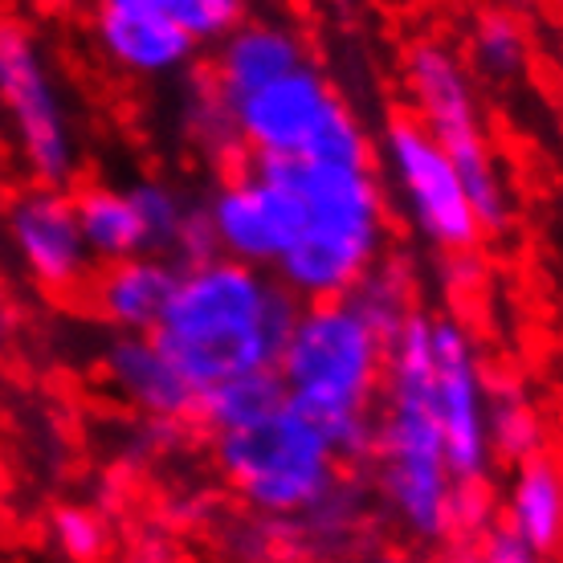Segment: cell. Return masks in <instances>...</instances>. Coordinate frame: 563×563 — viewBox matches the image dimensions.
Here are the masks:
<instances>
[{
    "label": "cell",
    "mask_w": 563,
    "mask_h": 563,
    "mask_svg": "<svg viewBox=\"0 0 563 563\" xmlns=\"http://www.w3.org/2000/svg\"><path fill=\"white\" fill-rule=\"evenodd\" d=\"M372 498L417 548L453 543V482L433 412L429 376V314L417 310L388 339L384 388L372 429Z\"/></svg>",
    "instance_id": "1"
},
{
    "label": "cell",
    "mask_w": 563,
    "mask_h": 563,
    "mask_svg": "<svg viewBox=\"0 0 563 563\" xmlns=\"http://www.w3.org/2000/svg\"><path fill=\"white\" fill-rule=\"evenodd\" d=\"M295 314L298 298L274 274L205 257L180 266L172 302L152 335L192 393H205L233 376L274 372Z\"/></svg>",
    "instance_id": "2"
},
{
    "label": "cell",
    "mask_w": 563,
    "mask_h": 563,
    "mask_svg": "<svg viewBox=\"0 0 563 563\" xmlns=\"http://www.w3.org/2000/svg\"><path fill=\"white\" fill-rule=\"evenodd\" d=\"M388 339L347 298L298 302L274 376L282 400L331 441L339 462H367Z\"/></svg>",
    "instance_id": "3"
},
{
    "label": "cell",
    "mask_w": 563,
    "mask_h": 563,
    "mask_svg": "<svg viewBox=\"0 0 563 563\" xmlns=\"http://www.w3.org/2000/svg\"><path fill=\"white\" fill-rule=\"evenodd\" d=\"M298 205V238L274 266V278L298 302L352 295V286L384 257L388 197L376 168L319 159H257Z\"/></svg>",
    "instance_id": "4"
},
{
    "label": "cell",
    "mask_w": 563,
    "mask_h": 563,
    "mask_svg": "<svg viewBox=\"0 0 563 563\" xmlns=\"http://www.w3.org/2000/svg\"><path fill=\"white\" fill-rule=\"evenodd\" d=\"M225 111L245 159H319L376 168V143L314 66V57L225 102Z\"/></svg>",
    "instance_id": "5"
},
{
    "label": "cell",
    "mask_w": 563,
    "mask_h": 563,
    "mask_svg": "<svg viewBox=\"0 0 563 563\" xmlns=\"http://www.w3.org/2000/svg\"><path fill=\"white\" fill-rule=\"evenodd\" d=\"M209 445L229 494L266 519H295L343 478L331 441L286 400L254 421L209 433Z\"/></svg>",
    "instance_id": "6"
},
{
    "label": "cell",
    "mask_w": 563,
    "mask_h": 563,
    "mask_svg": "<svg viewBox=\"0 0 563 563\" xmlns=\"http://www.w3.org/2000/svg\"><path fill=\"white\" fill-rule=\"evenodd\" d=\"M405 90L412 119L450 155L465 197L478 212L482 233H503L510 221V184L486 135L478 86L465 57L445 42H417L405 57Z\"/></svg>",
    "instance_id": "7"
},
{
    "label": "cell",
    "mask_w": 563,
    "mask_h": 563,
    "mask_svg": "<svg viewBox=\"0 0 563 563\" xmlns=\"http://www.w3.org/2000/svg\"><path fill=\"white\" fill-rule=\"evenodd\" d=\"M0 123L29 184L70 188L78 131L42 42L21 21H0Z\"/></svg>",
    "instance_id": "8"
},
{
    "label": "cell",
    "mask_w": 563,
    "mask_h": 563,
    "mask_svg": "<svg viewBox=\"0 0 563 563\" xmlns=\"http://www.w3.org/2000/svg\"><path fill=\"white\" fill-rule=\"evenodd\" d=\"M380 159L400 197V209L424 245H433L445 257H465L478 250L486 238L478 212L465 197L450 155L437 147V140L412 114L388 119L380 135Z\"/></svg>",
    "instance_id": "9"
},
{
    "label": "cell",
    "mask_w": 563,
    "mask_h": 563,
    "mask_svg": "<svg viewBox=\"0 0 563 563\" xmlns=\"http://www.w3.org/2000/svg\"><path fill=\"white\" fill-rule=\"evenodd\" d=\"M429 376L445 465L457 486H490L494 453L486 437V367L465 323L429 314Z\"/></svg>",
    "instance_id": "10"
},
{
    "label": "cell",
    "mask_w": 563,
    "mask_h": 563,
    "mask_svg": "<svg viewBox=\"0 0 563 563\" xmlns=\"http://www.w3.org/2000/svg\"><path fill=\"white\" fill-rule=\"evenodd\" d=\"M217 257L274 274L298 238V205L266 164L245 159L229 168L200 200Z\"/></svg>",
    "instance_id": "11"
},
{
    "label": "cell",
    "mask_w": 563,
    "mask_h": 563,
    "mask_svg": "<svg viewBox=\"0 0 563 563\" xmlns=\"http://www.w3.org/2000/svg\"><path fill=\"white\" fill-rule=\"evenodd\" d=\"M4 233L37 290L45 295L86 290L95 262L86 254L78 217H74V197L66 188L25 184L21 192H13V200L4 205Z\"/></svg>",
    "instance_id": "12"
},
{
    "label": "cell",
    "mask_w": 563,
    "mask_h": 563,
    "mask_svg": "<svg viewBox=\"0 0 563 563\" xmlns=\"http://www.w3.org/2000/svg\"><path fill=\"white\" fill-rule=\"evenodd\" d=\"M95 42L128 78H176L192 66L200 45L168 16L164 0H99Z\"/></svg>",
    "instance_id": "13"
},
{
    "label": "cell",
    "mask_w": 563,
    "mask_h": 563,
    "mask_svg": "<svg viewBox=\"0 0 563 563\" xmlns=\"http://www.w3.org/2000/svg\"><path fill=\"white\" fill-rule=\"evenodd\" d=\"M102 376L111 393L147 424H192L197 393L172 364L155 335H114L102 352Z\"/></svg>",
    "instance_id": "14"
},
{
    "label": "cell",
    "mask_w": 563,
    "mask_h": 563,
    "mask_svg": "<svg viewBox=\"0 0 563 563\" xmlns=\"http://www.w3.org/2000/svg\"><path fill=\"white\" fill-rule=\"evenodd\" d=\"M176 278H180V266L168 257H123L90 274L86 298H90V310L119 335H152L172 302Z\"/></svg>",
    "instance_id": "15"
},
{
    "label": "cell",
    "mask_w": 563,
    "mask_h": 563,
    "mask_svg": "<svg viewBox=\"0 0 563 563\" xmlns=\"http://www.w3.org/2000/svg\"><path fill=\"white\" fill-rule=\"evenodd\" d=\"M307 57L310 49L295 25L269 21V16H245L233 33L217 42V57H212L205 82L212 86V95L221 102H233L269 78L295 70Z\"/></svg>",
    "instance_id": "16"
},
{
    "label": "cell",
    "mask_w": 563,
    "mask_h": 563,
    "mask_svg": "<svg viewBox=\"0 0 563 563\" xmlns=\"http://www.w3.org/2000/svg\"><path fill=\"white\" fill-rule=\"evenodd\" d=\"M372 490L360 478H339L331 490L290 519L298 563H343L367 539Z\"/></svg>",
    "instance_id": "17"
},
{
    "label": "cell",
    "mask_w": 563,
    "mask_h": 563,
    "mask_svg": "<svg viewBox=\"0 0 563 563\" xmlns=\"http://www.w3.org/2000/svg\"><path fill=\"white\" fill-rule=\"evenodd\" d=\"M503 527L527 548L551 560L563 539V478L551 453L519 462L503 498Z\"/></svg>",
    "instance_id": "18"
},
{
    "label": "cell",
    "mask_w": 563,
    "mask_h": 563,
    "mask_svg": "<svg viewBox=\"0 0 563 563\" xmlns=\"http://www.w3.org/2000/svg\"><path fill=\"white\" fill-rule=\"evenodd\" d=\"M70 197H74V217H78V233H82V245L95 266L147 254L143 250L140 212L131 205L128 188L90 184V188H78Z\"/></svg>",
    "instance_id": "19"
},
{
    "label": "cell",
    "mask_w": 563,
    "mask_h": 563,
    "mask_svg": "<svg viewBox=\"0 0 563 563\" xmlns=\"http://www.w3.org/2000/svg\"><path fill=\"white\" fill-rule=\"evenodd\" d=\"M486 437L494 462H531L548 453V417L519 380H486Z\"/></svg>",
    "instance_id": "20"
},
{
    "label": "cell",
    "mask_w": 563,
    "mask_h": 563,
    "mask_svg": "<svg viewBox=\"0 0 563 563\" xmlns=\"http://www.w3.org/2000/svg\"><path fill=\"white\" fill-rule=\"evenodd\" d=\"M470 74H478L494 86L519 82L531 66V37L519 13L510 9H486L470 29Z\"/></svg>",
    "instance_id": "21"
},
{
    "label": "cell",
    "mask_w": 563,
    "mask_h": 563,
    "mask_svg": "<svg viewBox=\"0 0 563 563\" xmlns=\"http://www.w3.org/2000/svg\"><path fill=\"white\" fill-rule=\"evenodd\" d=\"M343 298H347L384 339H393L396 331L421 310L417 307V274H412V266L405 257H388V254L367 269L364 278L355 282L352 295H343Z\"/></svg>",
    "instance_id": "22"
},
{
    "label": "cell",
    "mask_w": 563,
    "mask_h": 563,
    "mask_svg": "<svg viewBox=\"0 0 563 563\" xmlns=\"http://www.w3.org/2000/svg\"><path fill=\"white\" fill-rule=\"evenodd\" d=\"M282 405V388L274 372H250V376H233V380H221L197 393V417L192 424H205L209 433L217 429H233V424H245L262 417V412L278 409Z\"/></svg>",
    "instance_id": "23"
},
{
    "label": "cell",
    "mask_w": 563,
    "mask_h": 563,
    "mask_svg": "<svg viewBox=\"0 0 563 563\" xmlns=\"http://www.w3.org/2000/svg\"><path fill=\"white\" fill-rule=\"evenodd\" d=\"M180 123H184V135L197 143L205 155L221 159L229 168L245 164V155H241V147H238V135H233V123H229L225 102L212 95V86L205 82V78H197V82L188 86Z\"/></svg>",
    "instance_id": "24"
},
{
    "label": "cell",
    "mask_w": 563,
    "mask_h": 563,
    "mask_svg": "<svg viewBox=\"0 0 563 563\" xmlns=\"http://www.w3.org/2000/svg\"><path fill=\"white\" fill-rule=\"evenodd\" d=\"M221 555L229 563H298L290 519H266V515H241L221 536Z\"/></svg>",
    "instance_id": "25"
},
{
    "label": "cell",
    "mask_w": 563,
    "mask_h": 563,
    "mask_svg": "<svg viewBox=\"0 0 563 563\" xmlns=\"http://www.w3.org/2000/svg\"><path fill=\"white\" fill-rule=\"evenodd\" d=\"M49 539L62 560L70 563H102L111 551V527L95 507L82 503H62L49 515Z\"/></svg>",
    "instance_id": "26"
},
{
    "label": "cell",
    "mask_w": 563,
    "mask_h": 563,
    "mask_svg": "<svg viewBox=\"0 0 563 563\" xmlns=\"http://www.w3.org/2000/svg\"><path fill=\"white\" fill-rule=\"evenodd\" d=\"M168 16L197 45H217L245 21L250 0H164Z\"/></svg>",
    "instance_id": "27"
},
{
    "label": "cell",
    "mask_w": 563,
    "mask_h": 563,
    "mask_svg": "<svg viewBox=\"0 0 563 563\" xmlns=\"http://www.w3.org/2000/svg\"><path fill=\"white\" fill-rule=\"evenodd\" d=\"M474 563H548V560L536 555L527 543H519L503 522H494L490 531H482L474 539Z\"/></svg>",
    "instance_id": "28"
},
{
    "label": "cell",
    "mask_w": 563,
    "mask_h": 563,
    "mask_svg": "<svg viewBox=\"0 0 563 563\" xmlns=\"http://www.w3.org/2000/svg\"><path fill=\"white\" fill-rule=\"evenodd\" d=\"M343 563H409V560H405L396 548H388V543H372V539H364Z\"/></svg>",
    "instance_id": "29"
},
{
    "label": "cell",
    "mask_w": 563,
    "mask_h": 563,
    "mask_svg": "<svg viewBox=\"0 0 563 563\" xmlns=\"http://www.w3.org/2000/svg\"><path fill=\"white\" fill-rule=\"evenodd\" d=\"M9 319V295H4V286H0V327Z\"/></svg>",
    "instance_id": "30"
}]
</instances>
